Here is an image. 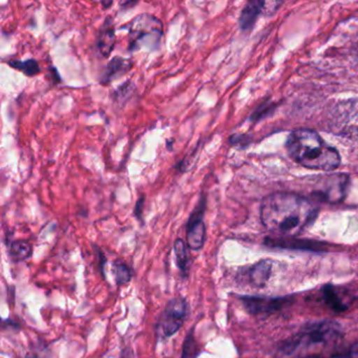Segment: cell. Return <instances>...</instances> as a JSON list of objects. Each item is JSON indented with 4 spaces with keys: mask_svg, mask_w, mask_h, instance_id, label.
<instances>
[{
    "mask_svg": "<svg viewBox=\"0 0 358 358\" xmlns=\"http://www.w3.org/2000/svg\"><path fill=\"white\" fill-rule=\"evenodd\" d=\"M317 213V206L311 201L286 192L266 196L261 206V219L266 229L288 238L311 225Z\"/></svg>",
    "mask_w": 358,
    "mask_h": 358,
    "instance_id": "1",
    "label": "cell"
},
{
    "mask_svg": "<svg viewBox=\"0 0 358 358\" xmlns=\"http://www.w3.org/2000/svg\"><path fill=\"white\" fill-rule=\"evenodd\" d=\"M286 148L289 156L306 169L330 171L341 164L338 152L310 129H297L291 133Z\"/></svg>",
    "mask_w": 358,
    "mask_h": 358,
    "instance_id": "2",
    "label": "cell"
},
{
    "mask_svg": "<svg viewBox=\"0 0 358 358\" xmlns=\"http://www.w3.org/2000/svg\"><path fill=\"white\" fill-rule=\"evenodd\" d=\"M129 51L137 52L142 49L156 51L160 48L164 29L159 18L152 14H140L129 24Z\"/></svg>",
    "mask_w": 358,
    "mask_h": 358,
    "instance_id": "3",
    "label": "cell"
},
{
    "mask_svg": "<svg viewBox=\"0 0 358 358\" xmlns=\"http://www.w3.org/2000/svg\"><path fill=\"white\" fill-rule=\"evenodd\" d=\"M341 330L336 322H315L306 327L296 336L286 341L282 350L287 354L293 353L301 348L312 347V345H327L336 341L341 336Z\"/></svg>",
    "mask_w": 358,
    "mask_h": 358,
    "instance_id": "4",
    "label": "cell"
},
{
    "mask_svg": "<svg viewBox=\"0 0 358 358\" xmlns=\"http://www.w3.org/2000/svg\"><path fill=\"white\" fill-rule=\"evenodd\" d=\"M331 131L339 136H358V99L347 100L335 106L330 118Z\"/></svg>",
    "mask_w": 358,
    "mask_h": 358,
    "instance_id": "5",
    "label": "cell"
},
{
    "mask_svg": "<svg viewBox=\"0 0 358 358\" xmlns=\"http://www.w3.org/2000/svg\"><path fill=\"white\" fill-rule=\"evenodd\" d=\"M349 181L347 175L324 176L318 178L314 182L312 194L331 204L341 203L347 194Z\"/></svg>",
    "mask_w": 358,
    "mask_h": 358,
    "instance_id": "6",
    "label": "cell"
},
{
    "mask_svg": "<svg viewBox=\"0 0 358 358\" xmlns=\"http://www.w3.org/2000/svg\"><path fill=\"white\" fill-rule=\"evenodd\" d=\"M206 209V196L201 194L200 201L192 210L187 224H186V243L192 250H200L204 246L206 238V227H205L203 215Z\"/></svg>",
    "mask_w": 358,
    "mask_h": 358,
    "instance_id": "7",
    "label": "cell"
},
{
    "mask_svg": "<svg viewBox=\"0 0 358 358\" xmlns=\"http://www.w3.org/2000/svg\"><path fill=\"white\" fill-rule=\"evenodd\" d=\"M187 316V303L182 297L171 299L160 320L161 331L166 337L173 336L183 326Z\"/></svg>",
    "mask_w": 358,
    "mask_h": 358,
    "instance_id": "8",
    "label": "cell"
},
{
    "mask_svg": "<svg viewBox=\"0 0 358 358\" xmlns=\"http://www.w3.org/2000/svg\"><path fill=\"white\" fill-rule=\"evenodd\" d=\"M282 3L278 1H250L245 6L240 16V27L243 31H248L255 26L261 14L272 15L275 13Z\"/></svg>",
    "mask_w": 358,
    "mask_h": 358,
    "instance_id": "9",
    "label": "cell"
},
{
    "mask_svg": "<svg viewBox=\"0 0 358 358\" xmlns=\"http://www.w3.org/2000/svg\"><path fill=\"white\" fill-rule=\"evenodd\" d=\"M245 309L251 314H271L282 309L287 299L282 297L242 296Z\"/></svg>",
    "mask_w": 358,
    "mask_h": 358,
    "instance_id": "10",
    "label": "cell"
},
{
    "mask_svg": "<svg viewBox=\"0 0 358 358\" xmlns=\"http://www.w3.org/2000/svg\"><path fill=\"white\" fill-rule=\"evenodd\" d=\"M116 41L114 22H113V18L108 16L102 24L97 38L98 50L104 58H108L112 55L113 51L116 47Z\"/></svg>",
    "mask_w": 358,
    "mask_h": 358,
    "instance_id": "11",
    "label": "cell"
},
{
    "mask_svg": "<svg viewBox=\"0 0 358 358\" xmlns=\"http://www.w3.org/2000/svg\"><path fill=\"white\" fill-rule=\"evenodd\" d=\"M133 66L134 62L131 60L125 59V58L119 57V56L112 58L110 62L106 64L103 72H102L100 83L102 85H110L115 79L129 73Z\"/></svg>",
    "mask_w": 358,
    "mask_h": 358,
    "instance_id": "12",
    "label": "cell"
},
{
    "mask_svg": "<svg viewBox=\"0 0 358 358\" xmlns=\"http://www.w3.org/2000/svg\"><path fill=\"white\" fill-rule=\"evenodd\" d=\"M271 272V263L268 261H263L253 266L249 272L250 280L257 286H263L267 282Z\"/></svg>",
    "mask_w": 358,
    "mask_h": 358,
    "instance_id": "13",
    "label": "cell"
},
{
    "mask_svg": "<svg viewBox=\"0 0 358 358\" xmlns=\"http://www.w3.org/2000/svg\"><path fill=\"white\" fill-rule=\"evenodd\" d=\"M33 248L30 243L24 240H17L12 243L10 247V257L14 261H24L32 255Z\"/></svg>",
    "mask_w": 358,
    "mask_h": 358,
    "instance_id": "14",
    "label": "cell"
},
{
    "mask_svg": "<svg viewBox=\"0 0 358 358\" xmlns=\"http://www.w3.org/2000/svg\"><path fill=\"white\" fill-rule=\"evenodd\" d=\"M8 64L11 66V68L20 71V72L24 73L28 77L36 76V75L41 72L38 62H37V60L33 59V58L26 60V62L17 59L10 60Z\"/></svg>",
    "mask_w": 358,
    "mask_h": 358,
    "instance_id": "15",
    "label": "cell"
},
{
    "mask_svg": "<svg viewBox=\"0 0 358 358\" xmlns=\"http://www.w3.org/2000/svg\"><path fill=\"white\" fill-rule=\"evenodd\" d=\"M322 293H324V301H326V303L330 306V308L335 310V311H343V310L347 309L345 303L341 301L338 293H337V291L335 290L332 286L324 287V290H322Z\"/></svg>",
    "mask_w": 358,
    "mask_h": 358,
    "instance_id": "16",
    "label": "cell"
},
{
    "mask_svg": "<svg viewBox=\"0 0 358 358\" xmlns=\"http://www.w3.org/2000/svg\"><path fill=\"white\" fill-rule=\"evenodd\" d=\"M176 262L178 267L184 274L188 272V259L186 252L185 242L182 238H178L175 242Z\"/></svg>",
    "mask_w": 358,
    "mask_h": 358,
    "instance_id": "17",
    "label": "cell"
},
{
    "mask_svg": "<svg viewBox=\"0 0 358 358\" xmlns=\"http://www.w3.org/2000/svg\"><path fill=\"white\" fill-rule=\"evenodd\" d=\"M272 246H278V247H287V248H290V247H297V248H303L308 249V250H322V244L320 243H314V242H293L291 243L290 241L285 240L282 238V241H271Z\"/></svg>",
    "mask_w": 358,
    "mask_h": 358,
    "instance_id": "18",
    "label": "cell"
},
{
    "mask_svg": "<svg viewBox=\"0 0 358 358\" xmlns=\"http://www.w3.org/2000/svg\"><path fill=\"white\" fill-rule=\"evenodd\" d=\"M134 90H135V85H134L133 81H127L114 92L113 97L116 102H125L133 95Z\"/></svg>",
    "mask_w": 358,
    "mask_h": 358,
    "instance_id": "19",
    "label": "cell"
},
{
    "mask_svg": "<svg viewBox=\"0 0 358 358\" xmlns=\"http://www.w3.org/2000/svg\"><path fill=\"white\" fill-rule=\"evenodd\" d=\"M114 274L117 284H127L131 280V272L125 264L118 263L114 265Z\"/></svg>",
    "mask_w": 358,
    "mask_h": 358,
    "instance_id": "20",
    "label": "cell"
},
{
    "mask_svg": "<svg viewBox=\"0 0 358 358\" xmlns=\"http://www.w3.org/2000/svg\"><path fill=\"white\" fill-rule=\"evenodd\" d=\"M196 341H194V330L190 331L186 336L185 341L183 345V353H182V358H194L196 354Z\"/></svg>",
    "mask_w": 358,
    "mask_h": 358,
    "instance_id": "21",
    "label": "cell"
},
{
    "mask_svg": "<svg viewBox=\"0 0 358 358\" xmlns=\"http://www.w3.org/2000/svg\"><path fill=\"white\" fill-rule=\"evenodd\" d=\"M146 196L141 194L140 198L136 202L135 208H134V215L137 217L138 221L142 222V217H143L144 204H145Z\"/></svg>",
    "mask_w": 358,
    "mask_h": 358,
    "instance_id": "22",
    "label": "cell"
},
{
    "mask_svg": "<svg viewBox=\"0 0 358 358\" xmlns=\"http://www.w3.org/2000/svg\"><path fill=\"white\" fill-rule=\"evenodd\" d=\"M137 1H125V3H121V7L123 8V9H125V8L129 7H134V6L137 5Z\"/></svg>",
    "mask_w": 358,
    "mask_h": 358,
    "instance_id": "23",
    "label": "cell"
},
{
    "mask_svg": "<svg viewBox=\"0 0 358 358\" xmlns=\"http://www.w3.org/2000/svg\"><path fill=\"white\" fill-rule=\"evenodd\" d=\"M331 358H351V355H350L349 352H347V353L336 354Z\"/></svg>",
    "mask_w": 358,
    "mask_h": 358,
    "instance_id": "24",
    "label": "cell"
},
{
    "mask_svg": "<svg viewBox=\"0 0 358 358\" xmlns=\"http://www.w3.org/2000/svg\"><path fill=\"white\" fill-rule=\"evenodd\" d=\"M113 1H102L101 5L103 7V9H108V8L112 7Z\"/></svg>",
    "mask_w": 358,
    "mask_h": 358,
    "instance_id": "25",
    "label": "cell"
},
{
    "mask_svg": "<svg viewBox=\"0 0 358 358\" xmlns=\"http://www.w3.org/2000/svg\"><path fill=\"white\" fill-rule=\"evenodd\" d=\"M167 148H169V152H171V150H173V142H175V139H171V140H167Z\"/></svg>",
    "mask_w": 358,
    "mask_h": 358,
    "instance_id": "26",
    "label": "cell"
},
{
    "mask_svg": "<svg viewBox=\"0 0 358 358\" xmlns=\"http://www.w3.org/2000/svg\"><path fill=\"white\" fill-rule=\"evenodd\" d=\"M301 358H322L320 356L318 355H312V356H307V357H301Z\"/></svg>",
    "mask_w": 358,
    "mask_h": 358,
    "instance_id": "27",
    "label": "cell"
},
{
    "mask_svg": "<svg viewBox=\"0 0 358 358\" xmlns=\"http://www.w3.org/2000/svg\"><path fill=\"white\" fill-rule=\"evenodd\" d=\"M27 358H37L36 356H28Z\"/></svg>",
    "mask_w": 358,
    "mask_h": 358,
    "instance_id": "28",
    "label": "cell"
}]
</instances>
